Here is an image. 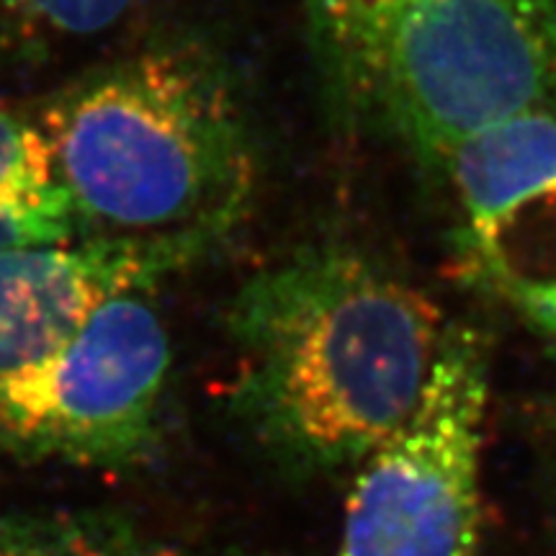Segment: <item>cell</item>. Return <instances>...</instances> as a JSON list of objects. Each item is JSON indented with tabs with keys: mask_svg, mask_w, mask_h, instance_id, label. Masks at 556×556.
Masks as SVG:
<instances>
[{
	"mask_svg": "<svg viewBox=\"0 0 556 556\" xmlns=\"http://www.w3.org/2000/svg\"><path fill=\"white\" fill-rule=\"evenodd\" d=\"M242 413L309 462L374 454L477 332L405 278L348 250L253 276L227 312Z\"/></svg>",
	"mask_w": 556,
	"mask_h": 556,
	"instance_id": "obj_1",
	"label": "cell"
},
{
	"mask_svg": "<svg viewBox=\"0 0 556 556\" xmlns=\"http://www.w3.org/2000/svg\"><path fill=\"white\" fill-rule=\"evenodd\" d=\"M80 240L219 248L258 191L245 109L201 41L160 39L62 88L34 116Z\"/></svg>",
	"mask_w": 556,
	"mask_h": 556,
	"instance_id": "obj_2",
	"label": "cell"
},
{
	"mask_svg": "<svg viewBox=\"0 0 556 556\" xmlns=\"http://www.w3.org/2000/svg\"><path fill=\"white\" fill-rule=\"evenodd\" d=\"M332 78L426 155L556 114V0H309Z\"/></svg>",
	"mask_w": 556,
	"mask_h": 556,
	"instance_id": "obj_3",
	"label": "cell"
},
{
	"mask_svg": "<svg viewBox=\"0 0 556 556\" xmlns=\"http://www.w3.org/2000/svg\"><path fill=\"white\" fill-rule=\"evenodd\" d=\"M170 338L144 294L109 302L50 358L0 377V451L129 469L152 454Z\"/></svg>",
	"mask_w": 556,
	"mask_h": 556,
	"instance_id": "obj_4",
	"label": "cell"
},
{
	"mask_svg": "<svg viewBox=\"0 0 556 556\" xmlns=\"http://www.w3.org/2000/svg\"><path fill=\"white\" fill-rule=\"evenodd\" d=\"M490 368L469 343L397 433L368 454L338 556H471L482 536Z\"/></svg>",
	"mask_w": 556,
	"mask_h": 556,
	"instance_id": "obj_5",
	"label": "cell"
},
{
	"mask_svg": "<svg viewBox=\"0 0 556 556\" xmlns=\"http://www.w3.org/2000/svg\"><path fill=\"white\" fill-rule=\"evenodd\" d=\"M479 283L556 343V114L528 111L441 157Z\"/></svg>",
	"mask_w": 556,
	"mask_h": 556,
	"instance_id": "obj_6",
	"label": "cell"
},
{
	"mask_svg": "<svg viewBox=\"0 0 556 556\" xmlns=\"http://www.w3.org/2000/svg\"><path fill=\"white\" fill-rule=\"evenodd\" d=\"M212 250L180 238L0 250V377L54 356L114 299L144 294Z\"/></svg>",
	"mask_w": 556,
	"mask_h": 556,
	"instance_id": "obj_7",
	"label": "cell"
},
{
	"mask_svg": "<svg viewBox=\"0 0 556 556\" xmlns=\"http://www.w3.org/2000/svg\"><path fill=\"white\" fill-rule=\"evenodd\" d=\"M80 240L34 116L0 109V250Z\"/></svg>",
	"mask_w": 556,
	"mask_h": 556,
	"instance_id": "obj_8",
	"label": "cell"
},
{
	"mask_svg": "<svg viewBox=\"0 0 556 556\" xmlns=\"http://www.w3.org/2000/svg\"><path fill=\"white\" fill-rule=\"evenodd\" d=\"M0 556H191L106 513L0 516Z\"/></svg>",
	"mask_w": 556,
	"mask_h": 556,
	"instance_id": "obj_9",
	"label": "cell"
},
{
	"mask_svg": "<svg viewBox=\"0 0 556 556\" xmlns=\"http://www.w3.org/2000/svg\"><path fill=\"white\" fill-rule=\"evenodd\" d=\"M131 5L135 0H0V50L45 58L111 31Z\"/></svg>",
	"mask_w": 556,
	"mask_h": 556,
	"instance_id": "obj_10",
	"label": "cell"
}]
</instances>
